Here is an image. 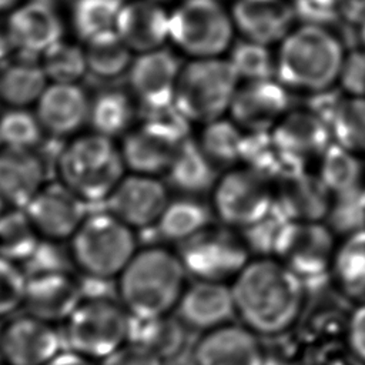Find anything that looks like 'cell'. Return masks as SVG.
<instances>
[{
    "label": "cell",
    "mask_w": 365,
    "mask_h": 365,
    "mask_svg": "<svg viewBox=\"0 0 365 365\" xmlns=\"http://www.w3.org/2000/svg\"><path fill=\"white\" fill-rule=\"evenodd\" d=\"M230 285L235 315L257 335L271 338L284 334L302 315L305 284L277 258L248 261Z\"/></svg>",
    "instance_id": "6da1fadb"
},
{
    "label": "cell",
    "mask_w": 365,
    "mask_h": 365,
    "mask_svg": "<svg viewBox=\"0 0 365 365\" xmlns=\"http://www.w3.org/2000/svg\"><path fill=\"white\" fill-rule=\"evenodd\" d=\"M187 275L178 254L163 247H145L118 275L117 294L133 318L168 315L178 305Z\"/></svg>",
    "instance_id": "7a4b0ae2"
},
{
    "label": "cell",
    "mask_w": 365,
    "mask_h": 365,
    "mask_svg": "<svg viewBox=\"0 0 365 365\" xmlns=\"http://www.w3.org/2000/svg\"><path fill=\"white\" fill-rule=\"evenodd\" d=\"M341 40L321 24L292 29L275 54V77L288 90L318 93L332 88L345 61Z\"/></svg>",
    "instance_id": "3957f363"
},
{
    "label": "cell",
    "mask_w": 365,
    "mask_h": 365,
    "mask_svg": "<svg viewBox=\"0 0 365 365\" xmlns=\"http://www.w3.org/2000/svg\"><path fill=\"white\" fill-rule=\"evenodd\" d=\"M60 181L86 202L104 201L125 175L121 150L98 133L73 138L57 155Z\"/></svg>",
    "instance_id": "277c9868"
},
{
    "label": "cell",
    "mask_w": 365,
    "mask_h": 365,
    "mask_svg": "<svg viewBox=\"0 0 365 365\" xmlns=\"http://www.w3.org/2000/svg\"><path fill=\"white\" fill-rule=\"evenodd\" d=\"M73 264L87 278L111 281L138 251L134 230L107 210L87 214L70 238Z\"/></svg>",
    "instance_id": "5b68a950"
},
{
    "label": "cell",
    "mask_w": 365,
    "mask_h": 365,
    "mask_svg": "<svg viewBox=\"0 0 365 365\" xmlns=\"http://www.w3.org/2000/svg\"><path fill=\"white\" fill-rule=\"evenodd\" d=\"M240 77L228 58H191L182 64L174 103L191 123H210L230 111Z\"/></svg>",
    "instance_id": "8992f818"
},
{
    "label": "cell",
    "mask_w": 365,
    "mask_h": 365,
    "mask_svg": "<svg viewBox=\"0 0 365 365\" xmlns=\"http://www.w3.org/2000/svg\"><path fill=\"white\" fill-rule=\"evenodd\" d=\"M133 317L108 297H84L64 321L63 338L70 351L101 361L130 339Z\"/></svg>",
    "instance_id": "52a82bcc"
},
{
    "label": "cell",
    "mask_w": 365,
    "mask_h": 365,
    "mask_svg": "<svg viewBox=\"0 0 365 365\" xmlns=\"http://www.w3.org/2000/svg\"><path fill=\"white\" fill-rule=\"evenodd\" d=\"M234 31L220 0H182L170 11V40L191 58L221 57L231 48Z\"/></svg>",
    "instance_id": "ba28073f"
},
{
    "label": "cell",
    "mask_w": 365,
    "mask_h": 365,
    "mask_svg": "<svg viewBox=\"0 0 365 365\" xmlns=\"http://www.w3.org/2000/svg\"><path fill=\"white\" fill-rule=\"evenodd\" d=\"M335 251L329 225L321 221H289L278 234L272 255L308 285L328 278Z\"/></svg>",
    "instance_id": "9c48e42d"
},
{
    "label": "cell",
    "mask_w": 365,
    "mask_h": 365,
    "mask_svg": "<svg viewBox=\"0 0 365 365\" xmlns=\"http://www.w3.org/2000/svg\"><path fill=\"white\" fill-rule=\"evenodd\" d=\"M275 191L271 181L242 167L218 177L212 188V211L227 227L245 230L269 214Z\"/></svg>",
    "instance_id": "30bf717a"
},
{
    "label": "cell",
    "mask_w": 365,
    "mask_h": 365,
    "mask_svg": "<svg viewBox=\"0 0 365 365\" xmlns=\"http://www.w3.org/2000/svg\"><path fill=\"white\" fill-rule=\"evenodd\" d=\"M178 257L194 279L217 282L234 279L250 261L242 237L210 227L180 244Z\"/></svg>",
    "instance_id": "8fae6325"
},
{
    "label": "cell",
    "mask_w": 365,
    "mask_h": 365,
    "mask_svg": "<svg viewBox=\"0 0 365 365\" xmlns=\"http://www.w3.org/2000/svg\"><path fill=\"white\" fill-rule=\"evenodd\" d=\"M4 33L19 56L40 58L51 46L63 40L64 24L56 4L27 0L9 11Z\"/></svg>",
    "instance_id": "7c38bea8"
},
{
    "label": "cell",
    "mask_w": 365,
    "mask_h": 365,
    "mask_svg": "<svg viewBox=\"0 0 365 365\" xmlns=\"http://www.w3.org/2000/svg\"><path fill=\"white\" fill-rule=\"evenodd\" d=\"M60 351L54 324L27 312L9 318L0 328V359L7 365H46Z\"/></svg>",
    "instance_id": "4fadbf2b"
},
{
    "label": "cell",
    "mask_w": 365,
    "mask_h": 365,
    "mask_svg": "<svg viewBox=\"0 0 365 365\" xmlns=\"http://www.w3.org/2000/svg\"><path fill=\"white\" fill-rule=\"evenodd\" d=\"M167 185L154 175H124L106 200L107 211L134 228L155 225L168 204Z\"/></svg>",
    "instance_id": "5bb4252c"
},
{
    "label": "cell",
    "mask_w": 365,
    "mask_h": 365,
    "mask_svg": "<svg viewBox=\"0 0 365 365\" xmlns=\"http://www.w3.org/2000/svg\"><path fill=\"white\" fill-rule=\"evenodd\" d=\"M86 201L61 181L46 184L23 208L41 238H71L87 217Z\"/></svg>",
    "instance_id": "9a60e30c"
},
{
    "label": "cell",
    "mask_w": 365,
    "mask_h": 365,
    "mask_svg": "<svg viewBox=\"0 0 365 365\" xmlns=\"http://www.w3.org/2000/svg\"><path fill=\"white\" fill-rule=\"evenodd\" d=\"M289 107L288 88L275 78H267L240 84L228 113L245 133L271 131Z\"/></svg>",
    "instance_id": "2e32d148"
},
{
    "label": "cell",
    "mask_w": 365,
    "mask_h": 365,
    "mask_svg": "<svg viewBox=\"0 0 365 365\" xmlns=\"http://www.w3.org/2000/svg\"><path fill=\"white\" fill-rule=\"evenodd\" d=\"M194 365H265L264 344L245 325L225 324L202 332L192 349Z\"/></svg>",
    "instance_id": "e0dca14e"
},
{
    "label": "cell",
    "mask_w": 365,
    "mask_h": 365,
    "mask_svg": "<svg viewBox=\"0 0 365 365\" xmlns=\"http://www.w3.org/2000/svg\"><path fill=\"white\" fill-rule=\"evenodd\" d=\"M83 299V285L68 271L27 275L23 308L36 318L64 322Z\"/></svg>",
    "instance_id": "ac0fdd59"
},
{
    "label": "cell",
    "mask_w": 365,
    "mask_h": 365,
    "mask_svg": "<svg viewBox=\"0 0 365 365\" xmlns=\"http://www.w3.org/2000/svg\"><path fill=\"white\" fill-rule=\"evenodd\" d=\"M181 67L177 56L164 47L138 53L127 74L130 88L141 107L173 103Z\"/></svg>",
    "instance_id": "d6986e66"
},
{
    "label": "cell",
    "mask_w": 365,
    "mask_h": 365,
    "mask_svg": "<svg viewBox=\"0 0 365 365\" xmlns=\"http://www.w3.org/2000/svg\"><path fill=\"white\" fill-rule=\"evenodd\" d=\"M175 312L188 329L201 334L225 325L235 315L231 285L195 279L185 287Z\"/></svg>",
    "instance_id": "ffe728a7"
},
{
    "label": "cell",
    "mask_w": 365,
    "mask_h": 365,
    "mask_svg": "<svg viewBox=\"0 0 365 365\" xmlns=\"http://www.w3.org/2000/svg\"><path fill=\"white\" fill-rule=\"evenodd\" d=\"M90 103L78 83H48L36 106V115L44 133L67 137L88 123Z\"/></svg>",
    "instance_id": "44dd1931"
},
{
    "label": "cell",
    "mask_w": 365,
    "mask_h": 365,
    "mask_svg": "<svg viewBox=\"0 0 365 365\" xmlns=\"http://www.w3.org/2000/svg\"><path fill=\"white\" fill-rule=\"evenodd\" d=\"M230 13L244 38L265 46L281 43L297 16L287 0H234Z\"/></svg>",
    "instance_id": "7402d4cb"
},
{
    "label": "cell",
    "mask_w": 365,
    "mask_h": 365,
    "mask_svg": "<svg viewBox=\"0 0 365 365\" xmlns=\"http://www.w3.org/2000/svg\"><path fill=\"white\" fill-rule=\"evenodd\" d=\"M115 33L135 54L161 48L170 40V11L151 0L124 1Z\"/></svg>",
    "instance_id": "603a6c76"
},
{
    "label": "cell",
    "mask_w": 365,
    "mask_h": 365,
    "mask_svg": "<svg viewBox=\"0 0 365 365\" xmlns=\"http://www.w3.org/2000/svg\"><path fill=\"white\" fill-rule=\"evenodd\" d=\"M182 141L163 128L141 123L123 137L120 150L131 173L158 177L167 173Z\"/></svg>",
    "instance_id": "cb8c5ba5"
},
{
    "label": "cell",
    "mask_w": 365,
    "mask_h": 365,
    "mask_svg": "<svg viewBox=\"0 0 365 365\" xmlns=\"http://www.w3.org/2000/svg\"><path fill=\"white\" fill-rule=\"evenodd\" d=\"M46 185V161L34 150L0 148V195L24 208Z\"/></svg>",
    "instance_id": "d4e9b609"
},
{
    "label": "cell",
    "mask_w": 365,
    "mask_h": 365,
    "mask_svg": "<svg viewBox=\"0 0 365 365\" xmlns=\"http://www.w3.org/2000/svg\"><path fill=\"white\" fill-rule=\"evenodd\" d=\"M331 201L321 178L304 171L278 181L274 205L288 221H319L328 215Z\"/></svg>",
    "instance_id": "484cf974"
},
{
    "label": "cell",
    "mask_w": 365,
    "mask_h": 365,
    "mask_svg": "<svg viewBox=\"0 0 365 365\" xmlns=\"http://www.w3.org/2000/svg\"><path fill=\"white\" fill-rule=\"evenodd\" d=\"M271 134L281 150L304 161L319 157L332 143L328 123L309 110H289Z\"/></svg>",
    "instance_id": "4316f807"
},
{
    "label": "cell",
    "mask_w": 365,
    "mask_h": 365,
    "mask_svg": "<svg viewBox=\"0 0 365 365\" xmlns=\"http://www.w3.org/2000/svg\"><path fill=\"white\" fill-rule=\"evenodd\" d=\"M165 174L173 188L190 197L212 191L218 180L217 165L190 137L180 144Z\"/></svg>",
    "instance_id": "83f0119b"
},
{
    "label": "cell",
    "mask_w": 365,
    "mask_h": 365,
    "mask_svg": "<svg viewBox=\"0 0 365 365\" xmlns=\"http://www.w3.org/2000/svg\"><path fill=\"white\" fill-rule=\"evenodd\" d=\"M48 83L40 60L19 56L0 67V101L27 108L37 103Z\"/></svg>",
    "instance_id": "f1b7e54d"
},
{
    "label": "cell",
    "mask_w": 365,
    "mask_h": 365,
    "mask_svg": "<svg viewBox=\"0 0 365 365\" xmlns=\"http://www.w3.org/2000/svg\"><path fill=\"white\" fill-rule=\"evenodd\" d=\"M210 222V208L200 200L184 195L168 201L155 222V231L164 241L180 245L207 230Z\"/></svg>",
    "instance_id": "f546056e"
},
{
    "label": "cell",
    "mask_w": 365,
    "mask_h": 365,
    "mask_svg": "<svg viewBox=\"0 0 365 365\" xmlns=\"http://www.w3.org/2000/svg\"><path fill=\"white\" fill-rule=\"evenodd\" d=\"M187 329L181 319L173 314L147 319L133 318L128 341L143 345L165 362L182 351Z\"/></svg>",
    "instance_id": "4dcf8cb0"
},
{
    "label": "cell",
    "mask_w": 365,
    "mask_h": 365,
    "mask_svg": "<svg viewBox=\"0 0 365 365\" xmlns=\"http://www.w3.org/2000/svg\"><path fill=\"white\" fill-rule=\"evenodd\" d=\"M331 277L344 297L365 302V230L348 235L336 248Z\"/></svg>",
    "instance_id": "1f68e13d"
},
{
    "label": "cell",
    "mask_w": 365,
    "mask_h": 365,
    "mask_svg": "<svg viewBox=\"0 0 365 365\" xmlns=\"http://www.w3.org/2000/svg\"><path fill=\"white\" fill-rule=\"evenodd\" d=\"M135 118L131 97L123 90H103L91 98L88 123L94 133L114 138L125 135Z\"/></svg>",
    "instance_id": "d6a6232c"
},
{
    "label": "cell",
    "mask_w": 365,
    "mask_h": 365,
    "mask_svg": "<svg viewBox=\"0 0 365 365\" xmlns=\"http://www.w3.org/2000/svg\"><path fill=\"white\" fill-rule=\"evenodd\" d=\"M84 53L88 73L101 80H113L127 73L134 58L133 51L115 30L86 41Z\"/></svg>",
    "instance_id": "836d02e7"
},
{
    "label": "cell",
    "mask_w": 365,
    "mask_h": 365,
    "mask_svg": "<svg viewBox=\"0 0 365 365\" xmlns=\"http://www.w3.org/2000/svg\"><path fill=\"white\" fill-rule=\"evenodd\" d=\"M362 174L364 165L359 155L335 141L319 155L318 177L334 195L362 185Z\"/></svg>",
    "instance_id": "e575fe53"
},
{
    "label": "cell",
    "mask_w": 365,
    "mask_h": 365,
    "mask_svg": "<svg viewBox=\"0 0 365 365\" xmlns=\"http://www.w3.org/2000/svg\"><path fill=\"white\" fill-rule=\"evenodd\" d=\"M40 240L41 237L23 208L13 207L0 215V257L21 265Z\"/></svg>",
    "instance_id": "d590c367"
},
{
    "label": "cell",
    "mask_w": 365,
    "mask_h": 365,
    "mask_svg": "<svg viewBox=\"0 0 365 365\" xmlns=\"http://www.w3.org/2000/svg\"><path fill=\"white\" fill-rule=\"evenodd\" d=\"M245 131L231 118H217L204 124L197 140L202 151L215 165L240 163Z\"/></svg>",
    "instance_id": "8d00e7d4"
},
{
    "label": "cell",
    "mask_w": 365,
    "mask_h": 365,
    "mask_svg": "<svg viewBox=\"0 0 365 365\" xmlns=\"http://www.w3.org/2000/svg\"><path fill=\"white\" fill-rule=\"evenodd\" d=\"M329 128L335 143L358 155L365 154V96L344 97L329 120Z\"/></svg>",
    "instance_id": "74e56055"
},
{
    "label": "cell",
    "mask_w": 365,
    "mask_h": 365,
    "mask_svg": "<svg viewBox=\"0 0 365 365\" xmlns=\"http://www.w3.org/2000/svg\"><path fill=\"white\" fill-rule=\"evenodd\" d=\"M124 0H73L71 26L84 43L103 33L114 31Z\"/></svg>",
    "instance_id": "f35d334b"
},
{
    "label": "cell",
    "mask_w": 365,
    "mask_h": 365,
    "mask_svg": "<svg viewBox=\"0 0 365 365\" xmlns=\"http://www.w3.org/2000/svg\"><path fill=\"white\" fill-rule=\"evenodd\" d=\"M38 60L50 83H77L88 73L84 47L64 38L51 46Z\"/></svg>",
    "instance_id": "ab89813d"
},
{
    "label": "cell",
    "mask_w": 365,
    "mask_h": 365,
    "mask_svg": "<svg viewBox=\"0 0 365 365\" xmlns=\"http://www.w3.org/2000/svg\"><path fill=\"white\" fill-rule=\"evenodd\" d=\"M44 130L34 111L9 107L0 115V144L6 148L34 150L43 140Z\"/></svg>",
    "instance_id": "60d3db41"
},
{
    "label": "cell",
    "mask_w": 365,
    "mask_h": 365,
    "mask_svg": "<svg viewBox=\"0 0 365 365\" xmlns=\"http://www.w3.org/2000/svg\"><path fill=\"white\" fill-rule=\"evenodd\" d=\"M228 61L240 80L255 81L275 77V56L269 46L242 38L231 46Z\"/></svg>",
    "instance_id": "b9f144b4"
},
{
    "label": "cell",
    "mask_w": 365,
    "mask_h": 365,
    "mask_svg": "<svg viewBox=\"0 0 365 365\" xmlns=\"http://www.w3.org/2000/svg\"><path fill=\"white\" fill-rule=\"evenodd\" d=\"M329 228L346 237L365 230V187L335 194L328 211Z\"/></svg>",
    "instance_id": "7bdbcfd3"
},
{
    "label": "cell",
    "mask_w": 365,
    "mask_h": 365,
    "mask_svg": "<svg viewBox=\"0 0 365 365\" xmlns=\"http://www.w3.org/2000/svg\"><path fill=\"white\" fill-rule=\"evenodd\" d=\"M27 275L20 264L0 257V319L23 307Z\"/></svg>",
    "instance_id": "ee69618b"
},
{
    "label": "cell",
    "mask_w": 365,
    "mask_h": 365,
    "mask_svg": "<svg viewBox=\"0 0 365 365\" xmlns=\"http://www.w3.org/2000/svg\"><path fill=\"white\" fill-rule=\"evenodd\" d=\"M73 262L70 251H64L57 241L41 238L33 254L21 264L26 275L41 272L68 271V262Z\"/></svg>",
    "instance_id": "f6af8a7d"
},
{
    "label": "cell",
    "mask_w": 365,
    "mask_h": 365,
    "mask_svg": "<svg viewBox=\"0 0 365 365\" xmlns=\"http://www.w3.org/2000/svg\"><path fill=\"white\" fill-rule=\"evenodd\" d=\"M141 117V123L163 128L180 140L188 138L191 121L178 110L174 101L155 107H143Z\"/></svg>",
    "instance_id": "bcb514c9"
},
{
    "label": "cell",
    "mask_w": 365,
    "mask_h": 365,
    "mask_svg": "<svg viewBox=\"0 0 365 365\" xmlns=\"http://www.w3.org/2000/svg\"><path fill=\"white\" fill-rule=\"evenodd\" d=\"M305 365H365L344 342L331 341L309 346Z\"/></svg>",
    "instance_id": "7dc6e473"
},
{
    "label": "cell",
    "mask_w": 365,
    "mask_h": 365,
    "mask_svg": "<svg viewBox=\"0 0 365 365\" xmlns=\"http://www.w3.org/2000/svg\"><path fill=\"white\" fill-rule=\"evenodd\" d=\"M98 365H164V361L143 345L128 341L101 359Z\"/></svg>",
    "instance_id": "c3c4849f"
},
{
    "label": "cell",
    "mask_w": 365,
    "mask_h": 365,
    "mask_svg": "<svg viewBox=\"0 0 365 365\" xmlns=\"http://www.w3.org/2000/svg\"><path fill=\"white\" fill-rule=\"evenodd\" d=\"M338 81L351 96H365V50L345 56Z\"/></svg>",
    "instance_id": "681fc988"
},
{
    "label": "cell",
    "mask_w": 365,
    "mask_h": 365,
    "mask_svg": "<svg viewBox=\"0 0 365 365\" xmlns=\"http://www.w3.org/2000/svg\"><path fill=\"white\" fill-rule=\"evenodd\" d=\"M345 0H294V10L297 16L307 19V23L321 24L338 16L339 9Z\"/></svg>",
    "instance_id": "f907efd6"
},
{
    "label": "cell",
    "mask_w": 365,
    "mask_h": 365,
    "mask_svg": "<svg viewBox=\"0 0 365 365\" xmlns=\"http://www.w3.org/2000/svg\"><path fill=\"white\" fill-rule=\"evenodd\" d=\"M345 344L365 364V302H359L348 318Z\"/></svg>",
    "instance_id": "816d5d0a"
},
{
    "label": "cell",
    "mask_w": 365,
    "mask_h": 365,
    "mask_svg": "<svg viewBox=\"0 0 365 365\" xmlns=\"http://www.w3.org/2000/svg\"><path fill=\"white\" fill-rule=\"evenodd\" d=\"M46 365H96V362L77 352L67 349V351H60Z\"/></svg>",
    "instance_id": "f5cc1de1"
},
{
    "label": "cell",
    "mask_w": 365,
    "mask_h": 365,
    "mask_svg": "<svg viewBox=\"0 0 365 365\" xmlns=\"http://www.w3.org/2000/svg\"><path fill=\"white\" fill-rule=\"evenodd\" d=\"M11 46H10V41L6 36L4 31H0V67L9 61V56H10V51H11Z\"/></svg>",
    "instance_id": "db71d44e"
},
{
    "label": "cell",
    "mask_w": 365,
    "mask_h": 365,
    "mask_svg": "<svg viewBox=\"0 0 365 365\" xmlns=\"http://www.w3.org/2000/svg\"><path fill=\"white\" fill-rule=\"evenodd\" d=\"M20 3H23V0H0V13L11 11Z\"/></svg>",
    "instance_id": "11a10c76"
},
{
    "label": "cell",
    "mask_w": 365,
    "mask_h": 365,
    "mask_svg": "<svg viewBox=\"0 0 365 365\" xmlns=\"http://www.w3.org/2000/svg\"><path fill=\"white\" fill-rule=\"evenodd\" d=\"M359 38L365 47V19L361 21V26H359Z\"/></svg>",
    "instance_id": "9f6ffc18"
},
{
    "label": "cell",
    "mask_w": 365,
    "mask_h": 365,
    "mask_svg": "<svg viewBox=\"0 0 365 365\" xmlns=\"http://www.w3.org/2000/svg\"><path fill=\"white\" fill-rule=\"evenodd\" d=\"M6 205H7V204H6V201H4V200H3V197L0 195V215L6 211Z\"/></svg>",
    "instance_id": "6f0895ef"
},
{
    "label": "cell",
    "mask_w": 365,
    "mask_h": 365,
    "mask_svg": "<svg viewBox=\"0 0 365 365\" xmlns=\"http://www.w3.org/2000/svg\"><path fill=\"white\" fill-rule=\"evenodd\" d=\"M151 1H155V3H160V4H165V3H170L173 0H151Z\"/></svg>",
    "instance_id": "680465c9"
},
{
    "label": "cell",
    "mask_w": 365,
    "mask_h": 365,
    "mask_svg": "<svg viewBox=\"0 0 365 365\" xmlns=\"http://www.w3.org/2000/svg\"><path fill=\"white\" fill-rule=\"evenodd\" d=\"M0 365H7V364H4V362L0 359Z\"/></svg>",
    "instance_id": "91938a15"
},
{
    "label": "cell",
    "mask_w": 365,
    "mask_h": 365,
    "mask_svg": "<svg viewBox=\"0 0 365 365\" xmlns=\"http://www.w3.org/2000/svg\"><path fill=\"white\" fill-rule=\"evenodd\" d=\"M0 147H1V144H0Z\"/></svg>",
    "instance_id": "94428289"
}]
</instances>
